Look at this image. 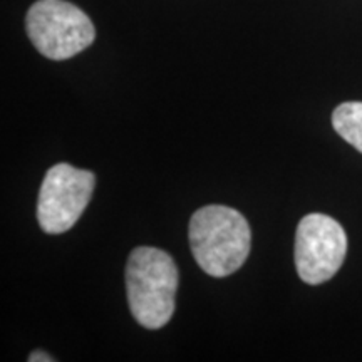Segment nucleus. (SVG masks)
<instances>
[{
    "instance_id": "nucleus-1",
    "label": "nucleus",
    "mask_w": 362,
    "mask_h": 362,
    "mask_svg": "<svg viewBox=\"0 0 362 362\" xmlns=\"http://www.w3.org/2000/svg\"><path fill=\"white\" fill-rule=\"evenodd\" d=\"M252 233L235 208L208 205L189 220V247L200 269L211 277H228L245 264Z\"/></svg>"
},
{
    "instance_id": "nucleus-2",
    "label": "nucleus",
    "mask_w": 362,
    "mask_h": 362,
    "mask_svg": "<svg viewBox=\"0 0 362 362\" xmlns=\"http://www.w3.org/2000/svg\"><path fill=\"white\" fill-rule=\"evenodd\" d=\"M180 274L173 257L155 247H138L126 264V296L136 322L161 329L175 312Z\"/></svg>"
},
{
    "instance_id": "nucleus-3",
    "label": "nucleus",
    "mask_w": 362,
    "mask_h": 362,
    "mask_svg": "<svg viewBox=\"0 0 362 362\" xmlns=\"http://www.w3.org/2000/svg\"><path fill=\"white\" fill-rule=\"evenodd\" d=\"M25 30L44 57L66 61L88 49L96 29L86 13L66 0H37L25 16Z\"/></svg>"
},
{
    "instance_id": "nucleus-4",
    "label": "nucleus",
    "mask_w": 362,
    "mask_h": 362,
    "mask_svg": "<svg viewBox=\"0 0 362 362\" xmlns=\"http://www.w3.org/2000/svg\"><path fill=\"white\" fill-rule=\"evenodd\" d=\"M96 187V176L67 163L54 165L39 189L37 221L49 235L71 230L88 208Z\"/></svg>"
},
{
    "instance_id": "nucleus-5",
    "label": "nucleus",
    "mask_w": 362,
    "mask_h": 362,
    "mask_svg": "<svg viewBox=\"0 0 362 362\" xmlns=\"http://www.w3.org/2000/svg\"><path fill=\"white\" fill-rule=\"evenodd\" d=\"M346 253L347 235L339 221L324 214H309L298 221L293 255L302 282H327L342 267Z\"/></svg>"
},
{
    "instance_id": "nucleus-6",
    "label": "nucleus",
    "mask_w": 362,
    "mask_h": 362,
    "mask_svg": "<svg viewBox=\"0 0 362 362\" xmlns=\"http://www.w3.org/2000/svg\"><path fill=\"white\" fill-rule=\"evenodd\" d=\"M332 126L344 141L362 153V103H342L332 112Z\"/></svg>"
},
{
    "instance_id": "nucleus-7",
    "label": "nucleus",
    "mask_w": 362,
    "mask_h": 362,
    "mask_svg": "<svg viewBox=\"0 0 362 362\" xmlns=\"http://www.w3.org/2000/svg\"><path fill=\"white\" fill-rule=\"evenodd\" d=\"M29 361H30V362H51V361H54V359H52V357L49 356V354H45V352L37 351V352H33V354H30Z\"/></svg>"
}]
</instances>
